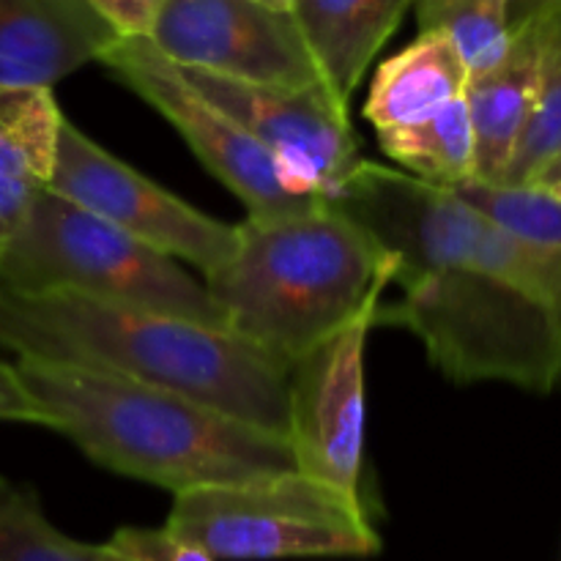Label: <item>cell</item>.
I'll use <instances>...</instances> for the list:
<instances>
[{"instance_id": "cell-1", "label": "cell", "mask_w": 561, "mask_h": 561, "mask_svg": "<svg viewBox=\"0 0 561 561\" xmlns=\"http://www.w3.org/2000/svg\"><path fill=\"white\" fill-rule=\"evenodd\" d=\"M409 173L365 162L329 197L394 257L400 296L381 301L376 327L420 337L427 359L458 383L502 381L529 392L561 383V337L551 318L491 277L444 250L422 225Z\"/></svg>"}, {"instance_id": "cell-2", "label": "cell", "mask_w": 561, "mask_h": 561, "mask_svg": "<svg viewBox=\"0 0 561 561\" xmlns=\"http://www.w3.org/2000/svg\"><path fill=\"white\" fill-rule=\"evenodd\" d=\"M0 348L16 359L173 389L288 438L290 365L228 329L64 290L0 285Z\"/></svg>"}, {"instance_id": "cell-3", "label": "cell", "mask_w": 561, "mask_h": 561, "mask_svg": "<svg viewBox=\"0 0 561 561\" xmlns=\"http://www.w3.org/2000/svg\"><path fill=\"white\" fill-rule=\"evenodd\" d=\"M14 370L49 431L102 469L173 496L296 469L285 436L173 389L36 359H16Z\"/></svg>"}, {"instance_id": "cell-4", "label": "cell", "mask_w": 561, "mask_h": 561, "mask_svg": "<svg viewBox=\"0 0 561 561\" xmlns=\"http://www.w3.org/2000/svg\"><path fill=\"white\" fill-rule=\"evenodd\" d=\"M394 257L329 201L239 225L236 250L203 277L228 332L294 365L392 285Z\"/></svg>"}, {"instance_id": "cell-5", "label": "cell", "mask_w": 561, "mask_h": 561, "mask_svg": "<svg viewBox=\"0 0 561 561\" xmlns=\"http://www.w3.org/2000/svg\"><path fill=\"white\" fill-rule=\"evenodd\" d=\"M0 285L25 294L64 290L228 329L203 279L49 190L0 250Z\"/></svg>"}, {"instance_id": "cell-6", "label": "cell", "mask_w": 561, "mask_h": 561, "mask_svg": "<svg viewBox=\"0 0 561 561\" xmlns=\"http://www.w3.org/2000/svg\"><path fill=\"white\" fill-rule=\"evenodd\" d=\"M164 526L214 561L365 559L381 551L362 496L296 469L173 496Z\"/></svg>"}, {"instance_id": "cell-7", "label": "cell", "mask_w": 561, "mask_h": 561, "mask_svg": "<svg viewBox=\"0 0 561 561\" xmlns=\"http://www.w3.org/2000/svg\"><path fill=\"white\" fill-rule=\"evenodd\" d=\"M99 64L175 126L203 168L244 203L250 219L288 217L327 201L296 184L239 121L195 91L148 38H115Z\"/></svg>"}, {"instance_id": "cell-8", "label": "cell", "mask_w": 561, "mask_h": 561, "mask_svg": "<svg viewBox=\"0 0 561 561\" xmlns=\"http://www.w3.org/2000/svg\"><path fill=\"white\" fill-rule=\"evenodd\" d=\"M49 192L124 230L131 239L190 263L208 277L236 250L239 225L197 211L131 164L93 142L64 115Z\"/></svg>"}, {"instance_id": "cell-9", "label": "cell", "mask_w": 561, "mask_h": 561, "mask_svg": "<svg viewBox=\"0 0 561 561\" xmlns=\"http://www.w3.org/2000/svg\"><path fill=\"white\" fill-rule=\"evenodd\" d=\"M381 299L290 365L288 442L296 471L362 496L365 460V351Z\"/></svg>"}, {"instance_id": "cell-10", "label": "cell", "mask_w": 561, "mask_h": 561, "mask_svg": "<svg viewBox=\"0 0 561 561\" xmlns=\"http://www.w3.org/2000/svg\"><path fill=\"white\" fill-rule=\"evenodd\" d=\"M148 42L179 69L301 91L321 82L288 11L257 0H164Z\"/></svg>"}, {"instance_id": "cell-11", "label": "cell", "mask_w": 561, "mask_h": 561, "mask_svg": "<svg viewBox=\"0 0 561 561\" xmlns=\"http://www.w3.org/2000/svg\"><path fill=\"white\" fill-rule=\"evenodd\" d=\"M195 91L239 121L296 184L321 197H334L356 173L359 153L348 104L337 102L323 82L301 91L250 85L197 69H181Z\"/></svg>"}, {"instance_id": "cell-12", "label": "cell", "mask_w": 561, "mask_h": 561, "mask_svg": "<svg viewBox=\"0 0 561 561\" xmlns=\"http://www.w3.org/2000/svg\"><path fill=\"white\" fill-rule=\"evenodd\" d=\"M414 206L444 250L474 263L540 307L561 337V247L518 239L474 211L453 190L420 179H414Z\"/></svg>"}, {"instance_id": "cell-13", "label": "cell", "mask_w": 561, "mask_h": 561, "mask_svg": "<svg viewBox=\"0 0 561 561\" xmlns=\"http://www.w3.org/2000/svg\"><path fill=\"white\" fill-rule=\"evenodd\" d=\"M113 42L85 0H0V88H53Z\"/></svg>"}, {"instance_id": "cell-14", "label": "cell", "mask_w": 561, "mask_h": 561, "mask_svg": "<svg viewBox=\"0 0 561 561\" xmlns=\"http://www.w3.org/2000/svg\"><path fill=\"white\" fill-rule=\"evenodd\" d=\"M542 69L540 16L513 31L510 47L488 69L469 75L466 107L474 135V179L504 184L515 151L526 135Z\"/></svg>"}, {"instance_id": "cell-15", "label": "cell", "mask_w": 561, "mask_h": 561, "mask_svg": "<svg viewBox=\"0 0 561 561\" xmlns=\"http://www.w3.org/2000/svg\"><path fill=\"white\" fill-rule=\"evenodd\" d=\"M414 0H294L290 16L310 49L321 82L351 102L367 66L398 31Z\"/></svg>"}, {"instance_id": "cell-16", "label": "cell", "mask_w": 561, "mask_h": 561, "mask_svg": "<svg viewBox=\"0 0 561 561\" xmlns=\"http://www.w3.org/2000/svg\"><path fill=\"white\" fill-rule=\"evenodd\" d=\"M60 121L53 88H0V250L47 192Z\"/></svg>"}, {"instance_id": "cell-17", "label": "cell", "mask_w": 561, "mask_h": 561, "mask_svg": "<svg viewBox=\"0 0 561 561\" xmlns=\"http://www.w3.org/2000/svg\"><path fill=\"white\" fill-rule=\"evenodd\" d=\"M469 66L442 33H420L416 42L378 66L365 102V118L376 131L420 124L466 96Z\"/></svg>"}, {"instance_id": "cell-18", "label": "cell", "mask_w": 561, "mask_h": 561, "mask_svg": "<svg viewBox=\"0 0 561 561\" xmlns=\"http://www.w3.org/2000/svg\"><path fill=\"white\" fill-rule=\"evenodd\" d=\"M376 135L381 151L425 184L455 190L474 179V135L466 96L420 124L392 126Z\"/></svg>"}, {"instance_id": "cell-19", "label": "cell", "mask_w": 561, "mask_h": 561, "mask_svg": "<svg viewBox=\"0 0 561 561\" xmlns=\"http://www.w3.org/2000/svg\"><path fill=\"white\" fill-rule=\"evenodd\" d=\"M542 69L540 93L526 135L515 151L504 184H537L551 162L561 157V3L540 16Z\"/></svg>"}, {"instance_id": "cell-20", "label": "cell", "mask_w": 561, "mask_h": 561, "mask_svg": "<svg viewBox=\"0 0 561 561\" xmlns=\"http://www.w3.org/2000/svg\"><path fill=\"white\" fill-rule=\"evenodd\" d=\"M420 33H442L463 55L469 75L496 64L510 47V0H414Z\"/></svg>"}, {"instance_id": "cell-21", "label": "cell", "mask_w": 561, "mask_h": 561, "mask_svg": "<svg viewBox=\"0 0 561 561\" xmlns=\"http://www.w3.org/2000/svg\"><path fill=\"white\" fill-rule=\"evenodd\" d=\"M0 561H115L107 546H91L49 524L42 504L0 477Z\"/></svg>"}, {"instance_id": "cell-22", "label": "cell", "mask_w": 561, "mask_h": 561, "mask_svg": "<svg viewBox=\"0 0 561 561\" xmlns=\"http://www.w3.org/2000/svg\"><path fill=\"white\" fill-rule=\"evenodd\" d=\"M453 192L507 233L535 244L561 247V197L548 186L485 184L471 179Z\"/></svg>"}, {"instance_id": "cell-23", "label": "cell", "mask_w": 561, "mask_h": 561, "mask_svg": "<svg viewBox=\"0 0 561 561\" xmlns=\"http://www.w3.org/2000/svg\"><path fill=\"white\" fill-rule=\"evenodd\" d=\"M104 546L115 561H214L201 546L184 540L168 526L162 529L124 526Z\"/></svg>"}, {"instance_id": "cell-24", "label": "cell", "mask_w": 561, "mask_h": 561, "mask_svg": "<svg viewBox=\"0 0 561 561\" xmlns=\"http://www.w3.org/2000/svg\"><path fill=\"white\" fill-rule=\"evenodd\" d=\"M115 38H151L164 0H85Z\"/></svg>"}, {"instance_id": "cell-25", "label": "cell", "mask_w": 561, "mask_h": 561, "mask_svg": "<svg viewBox=\"0 0 561 561\" xmlns=\"http://www.w3.org/2000/svg\"><path fill=\"white\" fill-rule=\"evenodd\" d=\"M0 422H25V425L47 427L44 411L27 394L14 365H5V362H0Z\"/></svg>"}, {"instance_id": "cell-26", "label": "cell", "mask_w": 561, "mask_h": 561, "mask_svg": "<svg viewBox=\"0 0 561 561\" xmlns=\"http://www.w3.org/2000/svg\"><path fill=\"white\" fill-rule=\"evenodd\" d=\"M559 3L561 0H510V27L518 31V27L535 22L537 16L548 14Z\"/></svg>"}, {"instance_id": "cell-27", "label": "cell", "mask_w": 561, "mask_h": 561, "mask_svg": "<svg viewBox=\"0 0 561 561\" xmlns=\"http://www.w3.org/2000/svg\"><path fill=\"white\" fill-rule=\"evenodd\" d=\"M559 179H561V157L557 159V162H551V164H548V168H546V173L540 175V181H537V184H542V186H546V184H553V181H559Z\"/></svg>"}, {"instance_id": "cell-28", "label": "cell", "mask_w": 561, "mask_h": 561, "mask_svg": "<svg viewBox=\"0 0 561 561\" xmlns=\"http://www.w3.org/2000/svg\"><path fill=\"white\" fill-rule=\"evenodd\" d=\"M257 3L268 5V9H274V11H288L290 14V3H294V0H257Z\"/></svg>"}, {"instance_id": "cell-29", "label": "cell", "mask_w": 561, "mask_h": 561, "mask_svg": "<svg viewBox=\"0 0 561 561\" xmlns=\"http://www.w3.org/2000/svg\"><path fill=\"white\" fill-rule=\"evenodd\" d=\"M546 186H548V190H551V192H557V195L561 197V179L553 181V184H546Z\"/></svg>"}]
</instances>
